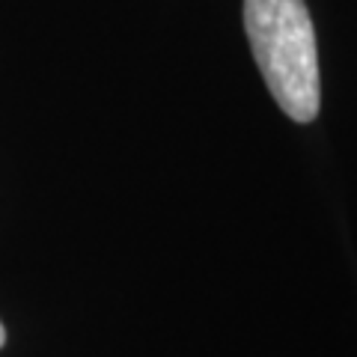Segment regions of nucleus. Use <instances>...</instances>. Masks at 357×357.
Returning a JSON list of instances; mask_svg holds the SVG:
<instances>
[{
    "mask_svg": "<svg viewBox=\"0 0 357 357\" xmlns=\"http://www.w3.org/2000/svg\"><path fill=\"white\" fill-rule=\"evenodd\" d=\"M6 345V328H3V321H0V349Z\"/></svg>",
    "mask_w": 357,
    "mask_h": 357,
    "instance_id": "f03ea898",
    "label": "nucleus"
},
{
    "mask_svg": "<svg viewBox=\"0 0 357 357\" xmlns=\"http://www.w3.org/2000/svg\"><path fill=\"white\" fill-rule=\"evenodd\" d=\"M253 60L265 77L268 93L295 122L319 116V48L304 0H244Z\"/></svg>",
    "mask_w": 357,
    "mask_h": 357,
    "instance_id": "f257e3e1",
    "label": "nucleus"
}]
</instances>
